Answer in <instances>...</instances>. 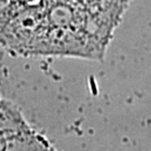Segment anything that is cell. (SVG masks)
I'll use <instances>...</instances> for the list:
<instances>
[{
  "mask_svg": "<svg viewBox=\"0 0 151 151\" xmlns=\"http://www.w3.org/2000/svg\"><path fill=\"white\" fill-rule=\"evenodd\" d=\"M128 0H10L0 12V36L37 53L99 56Z\"/></svg>",
  "mask_w": 151,
  "mask_h": 151,
  "instance_id": "6da1fadb",
  "label": "cell"
}]
</instances>
